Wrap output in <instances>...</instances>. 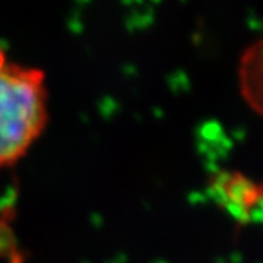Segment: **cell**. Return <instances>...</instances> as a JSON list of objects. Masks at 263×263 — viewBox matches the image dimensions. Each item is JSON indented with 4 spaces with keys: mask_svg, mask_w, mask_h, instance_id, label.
Masks as SVG:
<instances>
[{
    "mask_svg": "<svg viewBox=\"0 0 263 263\" xmlns=\"http://www.w3.org/2000/svg\"><path fill=\"white\" fill-rule=\"evenodd\" d=\"M48 120L46 73L10 60L0 48V170L15 167L28 155Z\"/></svg>",
    "mask_w": 263,
    "mask_h": 263,
    "instance_id": "1",
    "label": "cell"
},
{
    "mask_svg": "<svg viewBox=\"0 0 263 263\" xmlns=\"http://www.w3.org/2000/svg\"><path fill=\"white\" fill-rule=\"evenodd\" d=\"M209 192L216 205L234 218L263 224V181H254L235 171H219L209 181Z\"/></svg>",
    "mask_w": 263,
    "mask_h": 263,
    "instance_id": "2",
    "label": "cell"
},
{
    "mask_svg": "<svg viewBox=\"0 0 263 263\" xmlns=\"http://www.w3.org/2000/svg\"><path fill=\"white\" fill-rule=\"evenodd\" d=\"M240 86L246 101L263 116V40L252 44L240 60Z\"/></svg>",
    "mask_w": 263,
    "mask_h": 263,
    "instance_id": "3",
    "label": "cell"
}]
</instances>
